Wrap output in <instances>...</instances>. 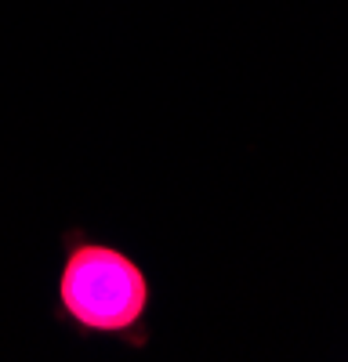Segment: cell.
Wrapping results in <instances>:
<instances>
[{"label":"cell","mask_w":348,"mask_h":362,"mask_svg":"<svg viewBox=\"0 0 348 362\" xmlns=\"http://www.w3.org/2000/svg\"><path fill=\"white\" fill-rule=\"evenodd\" d=\"M58 297L76 326L95 334H124L149 308V283L127 254L102 243H80L62 268Z\"/></svg>","instance_id":"6da1fadb"}]
</instances>
